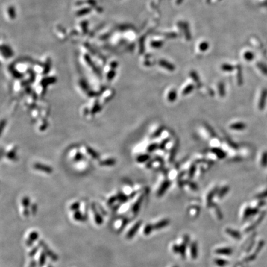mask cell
<instances>
[{
	"label": "cell",
	"instance_id": "6da1fadb",
	"mask_svg": "<svg viewBox=\"0 0 267 267\" xmlns=\"http://www.w3.org/2000/svg\"><path fill=\"white\" fill-rule=\"evenodd\" d=\"M39 234L36 230H32L28 231L25 235V244L28 247H32L34 244L39 239Z\"/></svg>",
	"mask_w": 267,
	"mask_h": 267
},
{
	"label": "cell",
	"instance_id": "7a4b0ae2",
	"mask_svg": "<svg viewBox=\"0 0 267 267\" xmlns=\"http://www.w3.org/2000/svg\"><path fill=\"white\" fill-rule=\"evenodd\" d=\"M35 257L37 267H44L46 265L48 256L42 249L39 250Z\"/></svg>",
	"mask_w": 267,
	"mask_h": 267
},
{
	"label": "cell",
	"instance_id": "3957f363",
	"mask_svg": "<svg viewBox=\"0 0 267 267\" xmlns=\"http://www.w3.org/2000/svg\"><path fill=\"white\" fill-rule=\"evenodd\" d=\"M38 245L39 246L40 248H42V249L46 253L48 257H50L51 260H56L58 259V257L57 255L48 247V245L45 244V242H43L42 240L39 241L38 242Z\"/></svg>",
	"mask_w": 267,
	"mask_h": 267
},
{
	"label": "cell",
	"instance_id": "277c9868",
	"mask_svg": "<svg viewBox=\"0 0 267 267\" xmlns=\"http://www.w3.org/2000/svg\"><path fill=\"white\" fill-rule=\"evenodd\" d=\"M91 208H92V215L94 223L96 224V225H97V226H100V225L102 224L103 218H102L101 214L98 211V210L96 208V207L94 205H92Z\"/></svg>",
	"mask_w": 267,
	"mask_h": 267
},
{
	"label": "cell",
	"instance_id": "5b68a950",
	"mask_svg": "<svg viewBox=\"0 0 267 267\" xmlns=\"http://www.w3.org/2000/svg\"><path fill=\"white\" fill-rule=\"evenodd\" d=\"M142 224V221H138L137 222L134 224L130 230L127 232L126 234V237L128 239H131L133 237L136 235L137 231L139 230L140 227Z\"/></svg>",
	"mask_w": 267,
	"mask_h": 267
},
{
	"label": "cell",
	"instance_id": "8992f818",
	"mask_svg": "<svg viewBox=\"0 0 267 267\" xmlns=\"http://www.w3.org/2000/svg\"><path fill=\"white\" fill-rule=\"evenodd\" d=\"M129 222V219L125 218L120 219V220H118L115 223H114V227L116 230L117 231L120 232L123 230V229L126 226Z\"/></svg>",
	"mask_w": 267,
	"mask_h": 267
},
{
	"label": "cell",
	"instance_id": "52a82bcc",
	"mask_svg": "<svg viewBox=\"0 0 267 267\" xmlns=\"http://www.w3.org/2000/svg\"><path fill=\"white\" fill-rule=\"evenodd\" d=\"M171 181L169 180H166L164 182L161 184L160 188L158 189L157 191V196L158 197H161L166 192V190L168 189V188L171 186Z\"/></svg>",
	"mask_w": 267,
	"mask_h": 267
},
{
	"label": "cell",
	"instance_id": "ba28073f",
	"mask_svg": "<svg viewBox=\"0 0 267 267\" xmlns=\"http://www.w3.org/2000/svg\"><path fill=\"white\" fill-rule=\"evenodd\" d=\"M72 217L73 220L76 222H84L87 218V215H84L81 211L77 210L72 212Z\"/></svg>",
	"mask_w": 267,
	"mask_h": 267
},
{
	"label": "cell",
	"instance_id": "9c48e42d",
	"mask_svg": "<svg viewBox=\"0 0 267 267\" xmlns=\"http://www.w3.org/2000/svg\"><path fill=\"white\" fill-rule=\"evenodd\" d=\"M143 199H144V197L142 195H141L137 200L135 202V203L133 204L131 209H132V213L134 214H137L138 213V212L139 211L140 206L142 205V202L143 201Z\"/></svg>",
	"mask_w": 267,
	"mask_h": 267
},
{
	"label": "cell",
	"instance_id": "30bf717a",
	"mask_svg": "<svg viewBox=\"0 0 267 267\" xmlns=\"http://www.w3.org/2000/svg\"><path fill=\"white\" fill-rule=\"evenodd\" d=\"M211 151L213 154H215L218 157V158L220 159V160L224 159L226 157V152L223 150L221 149L220 148H218V147L213 148H212Z\"/></svg>",
	"mask_w": 267,
	"mask_h": 267
},
{
	"label": "cell",
	"instance_id": "8fae6325",
	"mask_svg": "<svg viewBox=\"0 0 267 267\" xmlns=\"http://www.w3.org/2000/svg\"><path fill=\"white\" fill-rule=\"evenodd\" d=\"M190 251L192 259H196L198 257V246L195 241H194L190 245Z\"/></svg>",
	"mask_w": 267,
	"mask_h": 267
},
{
	"label": "cell",
	"instance_id": "7c38bea8",
	"mask_svg": "<svg viewBox=\"0 0 267 267\" xmlns=\"http://www.w3.org/2000/svg\"><path fill=\"white\" fill-rule=\"evenodd\" d=\"M258 209L255 208H251V207H247L245 208V210H244V215H243V218L244 219H247L248 218V217H249L250 216H253L255 214H257L258 213Z\"/></svg>",
	"mask_w": 267,
	"mask_h": 267
},
{
	"label": "cell",
	"instance_id": "4fadbf2b",
	"mask_svg": "<svg viewBox=\"0 0 267 267\" xmlns=\"http://www.w3.org/2000/svg\"><path fill=\"white\" fill-rule=\"evenodd\" d=\"M218 192V187H215L213 190H212L209 194L207 195V205L208 207H210V205L212 204V199L215 197V195Z\"/></svg>",
	"mask_w": 267,
	"mask_h": 267
},
{
	"label": "cell",
	"instance_id": "5bb4252c",
	"mask_svg": "<svg viewBox=\"0 0 267 267\" xmlns=\"http://www.w3.org/2000/svg\"><path fill=\"white\" fill-rule=\"evenodd\" d=\"M226 233L227 234L230 235V236L234 238V239H237V240L241 239V234H240V233L239 231L234 230H233V229H231V228H227V229H226Z\"/></svg>",
	"mask_w": 267,
	"mask_h": 267
},
{
	"label": "cell",
	"instance_id": "9a60e30c",
	"mask_svg": "<svg viewBox=\"0 0 267 267\" xmlns=\"http://www.w3.org/2000/svg\"><path fill=\"white\" fill-rule=\"evenodd\" d=\"M215 253L216 254H220V255H230L233 253V250L230 247L220 248V249H217L215 251Z\"/></svg>",
	"mask_w": 267,
	"mask_h": 267
},
{
	"label": "cell",
	"instance_id": "2e32d148",
	"mask_svg": "<svg viewBox=\"0 0 267 267\" xmlns=\"http://www.w3.org/2000/svg\"><path fill=\"white\" fill-rule=\"evenodd\" d=\"M245 125L242 122H237L231 124L230 128L232 130L234 131H242L245 128Z\"/></svg>",
	"mask_w": 267,
	"mask_h": 267
},
{
	"label": "cell",
	"instance_id": "e0dca14e",
	"mask_svg": "<svg viewBox=\"0 0 267 267\" xmlns=\"http://www.w3.org/2000/svg\"><path fill=\"white\" fill-rule=\"evenodd\" d=\"M169 224V220H168V219H164V220L160 221L159 222L157 223L154 225V230H161V229L167 226Z\"/></svg>",
	"mask_w": 267,
	"mask_h": 267
},
{
	"label": "cell",
	"instance_id": "ac0fdd59",
	"mask_svg": "<svg viewBox=\"0 0 267 267\" xmlns=\"http://www.w3.org/2000/svg\"><path fill=\"white\" fill-rule=\"evenodd\" d=\"M39 248L40 247L38 245H35V246L32 245V247H30V249L28 252V255L31 258H33V257H34L35 256L37 253L39 252V251L40 250Z\"/></svg>",
	"mask_w": 267,
	"mask_h": 267
},
{
	"label": "cell",
	"instance_id": "d6986e66",
	"mask_svg": "<svg viewBox=\"0 0 267 267\" xmlns=\"http://www.w3.org/2000/svg\"><path fill=\"white\" fill-rule=\"evenodd\" d=\"M230 187L227 186H225L224 187H223L220 190H219L218 192V196L220 198H222L224 196H225L228 192L230 191Z\"/></svg>",
	"mask_w": 267,
	"mask_h": 267
},
{
	"label": "cell",
	"instance_id": "ffe728a7",
	"mask_svg": "<svg viewBox=\"0 0 267 267\" xmlns=\"http://www.w3.org/2000/svg\"><path fill=\"white\" fill-rule=\"evenodd\" d=\"M177 97H178V95H177L176 91L175 90H172L168 93V96H167V99L169 102H174L176 101Z\"/></svg>",
	"mask_w": 267,
	"mask_h": 267
},
{
	"label": "cell",
	"instance_id": "44dd1931",
	"mask_svg": "<svg viewBox=\"0 0 267 267\" xmlns=\"http://www.w3.org/2000/svg\"><path fill=\"white\" fill-rule=\"evenodd\" d=\"M218 93L220 97H224L226 95V90H225V87L223 83L220 82L218 84Z\"/></svg>",
	"mask_w": 267,
	"mask_h": 267
},
{
	"label": "cell",
	"instance_id": "7402d4cb",
	"mask_svg": "<svg viewBox=\"0 0 267 267\" xmlns=\"http://www.w3.org/2000/svg\"><path fill=\"white\" fill-rule=\"evenodd\" d=\"M153 230H154V225H152L151 224H147L144 227V231H143V232H144V233H144V235H145V236L150 235V233H151V231H153Z\"/></svg>",
	"mask_w": 267,
	"mask_h": 267
},
{
	"label": "cell",
	"instance_id": "603a6c76",
	"mask_svg": "<svg viewBox=\"0 0 267 267\" xmlns=\"http://www.w3.org/2000/svg\"><path fill=\"white\" fill-rule=\"evenodd\" d=\"M188 244L185 243V242H183L179 245V254L180 255V256L183 257V258H184L186 256V247Z\"/></svg>",
	"mask_w": 267,
	"mask_h": 267
},
{
	"label": "cell",
	"instance_id": "cb8c5ba5",
	"mask_svg": "<svg viewBox=\"0 0 267 267\" xmlns=\"http://www.w3.org/2000/svg\"><path fill=\"white\" fill-rule=\"evenodd\" d=\"M214 263L218 266L223 267L228 264V261H227L224 259H216L214 260Z\"/></svg>",
	"mask_w": 267,
	"mask_h": 267
},
{
	"label": "cell",
	"instance_id": "d4e9b609",
	"mask_svg": "<svg viewBox=\"0 0 267 267\" xmlns=\"http://www.w3.org/2000/svg\"><path fill=\"white\" fill-rule=\"evenodd\" d=\"M194 89V85H192V84H190V85H187V86H186V87L184 88V89L183 90V92H182V95H184V96H186V95H189L190 93H191V92L193 91Z\"/></svg>",
	"mask_w": 267,
	"mask_h": 267
},
{
	"label": "cell",
	"instance_id": "484cf974",
	"mask_svg": "<svg viewBox=\"0 0 267 267\" xmlns=\"http://www.w3.org/2000/svg\"><path fill=\"white\" fill-rule=\"evenodd\" d=\"M210 207H213L215 208V213H216V215L217 218L219 219V220H222V219L223 218V214H222V212L220 210V209L218 207H216V205L213 204V203L210 205Z\"/></svg>",
	"mask_w": 267,
	"mask_h": 267
},
{
	"label": "cell",
	"instance_id": "4316f807",
	"mask_svg": "<svg viewBox=\"0 0 267 267\" xmlns=\"http://www.w3.org/2000/svg\"><path fill=\"white\" fill-rule=\"evenodd\" d=\"M150 158V156L148 154L141 155L137 157V161L139 162V163H144V162H146Z\"/></svg>",
	"mask_w": 267,
	"mask_h": 267
},
{
	"label": "cell",
	"instance_id": "83f0119b",
	"mask_svg": "<svg viewBox=\"0 0 267 267\" xmlns=\"http://www.w3.org/2000/svg\"><path fill=\"white\" fill-rule=\"evenodd\" d=\"M177 150H178V144H175L174 145V147H173L172 150H171V151L170 155H169L170 161H172L173 160H174L175 156L176 155V153H177Z\"/></svg>",
	"mask_w": 267,
	"mask_h": 267
},
{
	"label": "cell",
	"instance_id": "f1b7e54d",
	"mask_svg": "<svg viewBox=\"0 0 267 267\" xmlns=\"http://www.w3.org/2000/svg\"><path fill=\"white\" fill-rule=\"evenodd\" d=\"M196 171V165H192L190 167L188 172V176L190 179H191L194 177Z\"/></svg>",
	"mask_w": 267,
	"mask_h": 267
},
{
	"label": "cell",
	"instance_id": "f546056e",
	"mask_svg": "<svg viewBox=\"0 0 267 267\" xmlns=\"http://www.w3.org/2000/svg\"><path fill=\"white\" fill-rule=\"evenodd\" d=\"M80 207H81V205H80V204L79 202H72L70 205L69 209H70V210L71 212H74L77 211V210H79V208Z\"/></svg>",
	"mask_w": 267,
	"mask_h": 267
},
{
	"label": "cell",
	"instance_id": "4dcf8cb0",
	"mask_svg": "<svg viewBox=\"0 0 267 267\" xmlns=\"http://www.w3.org/2000/svg\"><path fill=\"white\" fill-rule=\"evenodd\" d=\"M159 148V145L157 143H152V144H150L148 147H147V151L150 153L151 152H153L154 151H155L157 149H158Z\"/></svg>",
	"mask_w": 267,
	"mask_h": 267
},
{
	"label": "cell",
	"instance_id": "1f68e13d",
	"mask_svg": "<svg viewBox=\"0 0 267 267\" xmlns=\"http://www.w3.org/2000/svg\"><path fill=\"white\" fill-rule=\"evenodd\" d=\"M30 201L28 197H24L21 200V205L22 207H28L30 205Z\"/></svg>",
	"mask_w": 267,
	"mask_h": 267
},
{
	"label": "cell",
	"instance_id": "d6a6232c",
	"mask_svg": "<svg viewBox=\"0 0 267 267\" xmlns=\"http://www.w3.org/2000/svg\"><path fill=\"white\" fill-rule=\"evenodd\" d=\"M163 131H164V128H163V127H161V128H158V129L154 132V134H153V136H152V137H154V138H157V137H159V136L161 134L162 132H163Z\"/></svg>",
	"mask_w": 267,
	"mask_h": 267
},
{
	"label": "cell",
	"instance_id": "836d02e7",
	"mask_svg": "<svg viewBox=\"0 0 267 267\" xmlns=\"http://www.w3.org/2000/svg\"><path fill=\"white\" fill-rule=\"evenodd\" d=\"M169 140H170L169 138H166V139L163 140V141H162V142H161V144L159 145V148H160V150H164L165 148V147H166V144H168V142H169Z\"/></svg>",
	"mask_w": 267,
	"mask_h": 267
},
{
	"label": "cell",
	"instance_id": "e575fe53",
	"mask_svg": "<svg viewBox=\"0 0 267 267\" xmlns=\"http://www.w3.org/2000/svg\"><path fill=\"white\" fill-rule=\"evenodd\" d=\"M205 128H206L207 130L210 132V134L212 137H216L215 131L213 130V129H212V128L210 126L207 125H205Z\"/></svg>",
	"mask_w": 267,
	"mask_h": 267
},
{
	"label": "cell",
	"instance_id": "d590c367",
	"mask_svg": "<svg viewBox=\"0 0 267 267\" xmlns=\"http://www.w3.org/2000/svg\"><path fill=\"white\" fill-rule=\"evenodd\" d=\"M36 266H37V265L35 260L34 259H31L30 262H28V263L27 266V267H36Z\"/></svg>",
	"mask_w": 267,
	"mask_h": 267
},
{
	"label": "cell",
	"instance_id": "8d00e7d4",
	"mask_svg": "<svg viewBox=\"0 0 267 267\" xmlns=\"http://www.w3.org/2000/svg\"><path fill=\"white\" fill-rule=\"evenodd\" d=\"M188 184L190 186V187L191 188L192 190H197L198 187H197V184L195 183H192V182H190V181H188Z\"/></svg>",
	"mask_w": 267,
	"mask_h": 267
},
{
	"label": "cell",
	"instance_id": "74e56055",
	"mask_svg": "<svg viewBox=\"0 0 267 267\" xmlns=\"http://www.w3.org/2000/svg\"><path fill=\"white\" fill-rule=\"evenodd\" d=\"M172 250L175 254H179V245L175 244L172 246Z\"/></svg>",
	"mask_w": 267,
	"mask_h": 267
},
{
	"label": "cell",
	"instance_id": "f35d334b",
	"mask_svg": "<svg viewBox=\"0 0 267 267\" xmlns=\"http://www.w3.org/2000/svg\"><path fill=\"white\" fill-rule=\"evenodd\" d=\"M44 267H53V266L50 264H46V265Z\"/></svg>",
	"mask_w": 267,
	"mask_h": 267
},
{
	"label": "cell",
	"instance_id": "ab89813d",
	"mask_svg": "<svg viewBox=\"0 0 267 267\" xmlns=\"http://www.w3.org/2000/svg\"><path fill=\"white\" fill-rule=\"evenodd\" d=\"M174 267H178V266H174Z\"/></svg>",
	"mask_w": 267,
	"mask_h": 267
}]
</instances>
